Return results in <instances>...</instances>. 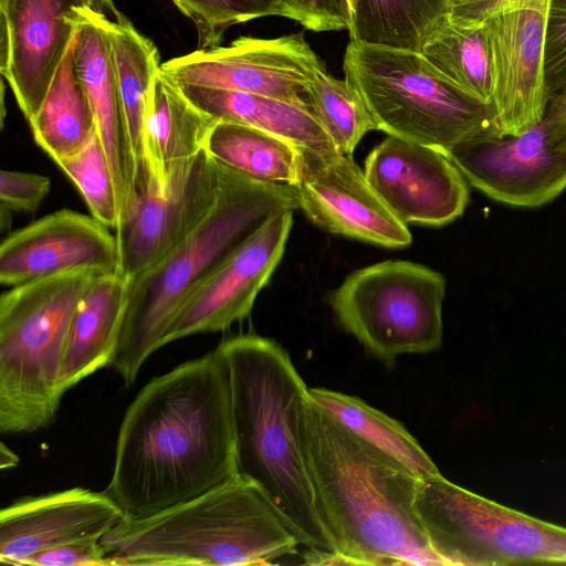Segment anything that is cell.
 <instances>
[{
  "label": "cell",
  "instance_id": "35",
  "mask_svg": "<svg viewBox=\"0 0 566 566\" xmlns=\"http://www.w3.org/2000/svg\"><path fill=\"white\" fill-rule=\"evenodd\" d=\"M51 188L49 177L14 170L0 171L1 206L12 211L34 212Z\"/></svg>",
  "mask_w": 566,
  "mask_h": 566
},
{
  "label": "cell",
  "instance_id": "36",
  "mask_svg": "<svg viewBox=\"0 0 566 566\" xmlns=\"http://www.w3.org/2000/svg\"><path fill=\"white\" fill-rule=\"evenodd\" d=\"M21 565L29 566H106L111 565L101 542L66 544L35 553Z\"/></svg>",
  "mask_w": 566,
  "mask_h": 566
},
{
  "label": "cell",
  "instance_id": "6",
  "mask_svg": "<svg viewBox=\"0 0 566 566\" xmlns=\"http://www.w3.org/2000/svg\"><path fill=\"white\" fill-rule=\"evenodd\" d=\"M101 273L73 271L11 286L0 297V431L31 433L55 419L74 312Z\"/></svg>",
  "mask_w": 566,
  "mask_h": 566
},
{
  "label": "cell",
  "instance_id": "38",
  "mask_svg": "<svg viewBox=\"0 0 566 566\" xmlns=\"http://www.w3.org/2000/svg\"><path fill=\"white\" fill-rule=\"evenodd\" d=\"M19 455L14 453L3 442L0 443V469H11L19 464Z\"/></svg>",
  "mask_w": 566,
  "mask_h": 566
},
{
  "label": "cell",
  "instance_id": "5",
  "mask_svg": "<svg viewBox=\"0 0 566 566\" xmlns=\"http://www.w3.org/2000/svg\"><path fill=\"white\" fill-rule=\"evenodd\" d=\"M220 196L198 227L159 262L129 280L109 367L135 382L191 291L271 214L298 209L295 187L254 180L224 166Z\"/></svg>",
  "mask_w": 566,
  "mask_h": 566
},
{
  "label": "cell",
  "instance_id": "18",
  "mask_svg": "<svg viewBox=\"0 0 566 566\" xmlns=\"http://www.w3.org/2000/svg\"><path fill=\"white\" fill-rule=\"evenodd\" d=\"M73 271L120 272L116 235L92 216L61 209L9 233L1 242L3 285Z\"/></svg>",
  "mask_w": 566,
  "mask_h": 566
},
{
  "label": "cell",
  "instance_id": "2",
  "mask_svg": "<svg viewBox=\"0 0 566 566\" xmlns=\"http://www.w3.org/2000/svg\"><path fill=\"white\" fill-rule=\"evenodd\" d=\"M301 434L315 504L337 552L355 565L443 566L416 510L419 475L308 394Z\"/></svg>",
  "mask_w": 566,
  "mask_h": 566
},
{
  "label": "cell",
  "instance_id": "26",
  "mask_svg": "<svg viewBox=\"0 0 566 566\" xmlns=\"http://www.w3.org/2000/svg\"><path fill=\"white\" fill-rule=\"evenodd\" d=\"M29 126L36 145L54 163L80 151L96 134L93 112L76 71L73 43Z\"/></svg>",
  "mask_w": 566,
  "mask_h": 566
},
{
  "label": "cell",
  "instance_id": "25",
  "mask_svg": "<svg viewBox=\"0 0 566 566\" xmlns=\"http://www.w3.org/2000/svg\"><path fill=\"white\" fill-rule=\"evenodd\" d=\"M130 151L138 175L145 165L144 133L153 84L160 71L156 45L122 13L106 20Z\"/></svg>",
  "mask_w": 566,
  "mask_h": 566
},
{
  "label": "cell",
  "instance_id": "22",
  "mask_svg": "<svg viewBox=\"0 0 566 566\" xmlns=\"http://www.w3.org/2000/svg\"><path fill=\"white\" fill-rule=\"evenodd\" d=\"M129 279L120 272L101 274L72 317L59 390L62 396L115 356L128 303Z\"/></svg>",
  "mask_w": 566,
  "mask_h": 566
},
{
  "label": "cell",
  "instance_id": "30",
  "mask_svg": "<svg viewBox=\"0 0 566 566\" xmlns=\"http://www.w3.org/2000/svg\"><path fill=\"white\" fill-rule=\"evenodd\" d=\"M311 109L336 149L352 156L361 138L376 124L356 87L347 80L317 70L307 93Z\"/></svg>",
  "mask_w": 566,
  "mask_h": 566
},
{
  "label": "cell",
  "instance_id": "29",
  "mask_svg": "<svg viewBox=\"0 0 566 566\" xmlns=\"http://www.w3.org/2000/svg\"><path fill=\"white\" fill-rule=\"evenodd\" d=\"M419 52L450 84L491 105V65L482 27H461L447 18Z\"/></svg>",
  "mask_w": 566,
  "mask_h": 566
},
{
  "label": "cell",
  "instance_id": "20",
  "mask_svg": "<svg viewBox=\"0 0 566 566\" xmlns=\"http://www.w3.org/2000/svg\"><path fill=\"white\" fill-rule=\"evenodd\" d=\"M106 20V15L90 8L82 10L73 52L96 134L113 174L120 222L136 195L138 171L129 147Z\"/></svg>",
  "mask_w": 566,
  "mask_h": 566
},
{
  "label": "cell",
  "instance_id": "34",
  "mask_svg": "<svg viewBox=\"0 0 566 566\" xmlns=\"http://www.w3.org/2000/svg\"><path fill=\"white\" fill-rule=\"evenodd\" d=\"M545 75L551 96L566 82V0H549Z\"/></svg>",
  "mask_w": 566,
  "mask_h": 566
},
{
  "label": "cell",
  "instance_id": "19",
  "mask_svg": "<svg viewBox=\"0 0 566 566\" xmlns=\"http://www.w3.org/2000/svg\"><path fill=\"white\" fill-rule=\"evenodd\" d=\"M124 518L104 491L76 486L22 497L0 512V562L21 565L41 551L101 542Z\"/></svg>",
  "mask_w": 566,
  "mask_h": 566
},
{
  "label": "cell",
  "instance_id": "33",
  "mask_svg": "<svg viewBox=\"0 0 566 566\" xmlns=\"http://www.w3.org/2000/svg\"><path fill=\"white\" fill-rule=\"evenodd\" d=\"M282 15L314 32L348 30V0H276Z\"/></svg>",
  "mask_w": 566,
  "mask_h": 566
},
{
  "label": "cell",
  "instance_id": "27",
  "mask_svg": "<svg viewBox=\"0 0 566 566\" xmlns=\"http://www.w3.org/2000/svg\"><path fill=\"white\" fill-rule=\"evenodd\" d=\"M350 40L420 51L450 0H348Z\"/></svg>",
  "mask_w": 566,
  "mask_h": 566
},
{
  "label": "cell",
  "instance_id": "13",
  "mask_svg": "<svg viewBox=\"0 0 566 566\" xmlns=\"http://www.w3.org/2000/svg\"><path fill=\"white\" fill-rule=\"evenodd\" d=\"M292 224L293 210L275 212L237 245L185 300L161 346L224 331L249 316L282 259Z\"/></svg>",
  "mask_w": 566,
  "mask_h": 566
},
{
  "label": "cell",
  "instance_id": "11",
  "mask_svg": "<svg viewBox=\"0 0 566 566\" xmlns=\"http://www.w3.org/2000/svg\"><path fill=\"white\" fill-rule=\"evenodd\" d=\"M224 166L206 149L161 191L144 165L137 190L115 235L120 273L132 280L179 245L216 205Z\"/></svg>",
  "mask_w": 566,
  "mask_h": 566
},
{
  "label": "cell",
  "instance_id": "37",
  "mask_svg": "<svg viewBox=\"0 0 566 566\" xmlns=\"http://www.w3.org/2000/svg\"><path fill=\"white\" fill-rule=\"evenodd\" d=\"M533 0H450L448 20L461 27L480 28L491 18L520 9Z\"/></svg>",
  "mask_w": 566,
  "mask_h": 566
},
{
  "label": "cell",
  "instance_id": "31",
  "mask_svg": "<svg viewBox=\"0 0 566 566\" xmlns=\"http://www.w3.org/2000/svg\"><path fill=\"white\" fill-rule=\"evenodd\" d=\"M55 164L78 189L91 216L105 227L116 230L119 224L118 199L113 174L97 134L80 151Z\"/></svg>",
  "mask_w": 566,
  "mask_h": 566
},
{
  "label": "cell",
  "instance_id": "39",
  "mask_svg": "<svg viewBox=\"0 0 566 566\" xmlns=\"http://www.w3.org/2000/svg\"><path fill=\"white\" fill-rule=\"evenodd\" d=\"M92 10L104 15H112L115 19L122 13L116 9L114 0H90Z\"/></svg>",
  "mask_w": 566,
  "mask_h": 566
},
{
  "label": "cell",
  "instance_id": "28",
  "mask_svg": "<svg viewBox=\"0 0 566 566\" xmlns=\"http://www.w3.org/2000/svg\"><path fill=\"white\" fill-rule=\"evenodd\" d=\"M310 398L370 444L395 458L417 475L440 474L438 467L402 423L361 399L326 388H308Z\"/></svg>",
  "mask_w": 566,
  "mask_h": 566
},
{
  "label": "cell",
  "instance_id": "23",
  "mask_svg": "<svg viewBox=\"0 0 566 566\" xmlns=\"http://www.w3.org/2000/svg\"><path fill=\"white\" fill-rule=\"evenodd\" d=\"M179 86L198 107L219 120L258 128L303 150L317 154L338 151L310 106L254 93Z\"/></svg>",
  "mask_w": 566,
  "mask_h": 566
},
{
  "label": "cell",
  "instance_id": "3",
  "mask_svg": "<svg viewBox=\"0 0 566 566\" xmlns=\"http://www.w3.org/2000/svg\"><path fill=\"white\" fill-rule=\"evenodd\" d=\"M229 373L238 475L255 483L300 545L336 551L318 514L304 458L307 386L274 339L237 335L217 346Z\"/></svg>",
  "mask_w": 566,
  "mask_h": 566
},
{
  "label": "cell",
  "instance_id": "7",
  "mask_svg": "<svg viewBox=\"0 0 566 566\" xmlns=\"http://www.w3.org/2000/svg\"><path fill=\"white\" fill-rule=\"evenodd\" d=\"M343 70L388 136L443 154L468 139L502 136L492 105L450 84L419 51L350 40Z\"/></svg>",
  "mask_w": 566,
  "mask_h": 566
},
{
  "label": "cell",
  "instance_id": "17",
  "mask_svg": "<svg viewBox=\"0 0 566 566\" xmlns=\"http://www.w3.org/2000/svg\"><path fill=\"white\" fill-rule=\"evenodd\" d=\"M365 174L406 224L439 227L459 218L469 201L467 179L442 151L388 136L365 160Z\"/></svg>",
  "mask_w": 566,
  "mask_h": 566
},
{
  "label": "cell",
  "instance_id": "24",
  "mask_svg": "<svg viewBox=\"0 0 566 566\" xmlns=\"http://www.w3.org/2000/svg\"><path fill=\"white\" fill-rule=\"evenodd\" d=\"M205 149L221 165L258 181L296 187L303 177V149L244 124L218 120Z\"/></svg>",
  "mask_w": 566,
  "mask_h": 566
},
{
  "label": "cell",
  "instance_id": "10",
  "mask_svg": "<svg viewBox=\"0 0 566 566\" xmlns=\"http://www.w3.org/2000/svg\"><path fill=\"white\" fill-rule=\"evenodd\" d=\"M467 181L490 198L538 207L566 189V82L543 117L516 136H484L446 154Z\"/></svg>",
  "mask_w": 566,
  "mask_h": 566
},
{
  "label": "cell",
  "instance_id": "9",
  "mask_svg": "<svg viewBox=\"0 0 566 566\" xmlns=\"http://www.w3.org/2000/svg\"><path fill=\"white\" fill-rule=\"evenodd\" d=\"M444 276L410 261H382L350 273L329 296L342 327L386 365L442 346Z\"/></svg>",
  "mask_w": 566,
  "mask_h": 566
},
{
  "label": "cell",
  "instance_id": "4",
  "mask_svg": "<svg viewBox=\"0 0 566 566\" xmlns=\"http://www.w3.org/2000/svg\"><path fill=\"white\" fill-rule=\"evenodd\" d=\"M101 544L111 565H265L298 541L263 491L235 475L155 515L125 517Z\"/></svg>",
  "mask_w": 566,
  "mask_h": 566
},
{
  "label": "cell",
  "instance_id": "21",
  "mask_svg": "<svg viewBox=\"0 0 566 566\" xmlns=\"http://www.w3.org/2000/svg\"><path fill=\"white\" fill-rule=\"evenodd\" d=\"M218 120L159 71L154 80L145 124L144 155L146 169L161 191L205 149Z\"/></svg>",
  "mask_w": 566,
  "mask_h": 566
},
{
  "label": "cell",
  "instance_id": "15",
  "mask_svg": "<svg viewBox=\"0 0 566 566\" xmlns=\"http://www.w3.org/2000/svg\"><path fill=\"white\" fill-rule=\"evenodd\" d=\"M90 0H0V72L29 123L78 29Z\"/></svg>",
  "mask_w": 566,
  "mask_h": 566
},
{
  "label": "cell",
  "instance_id": "8",
  "mask_svg": "<svg viewBox=\"0 0 566 566\" xmlns=\"http://www.w3.org/2000/svg\"><path fill=\"white\" fill-rule=\"evenodd\" d=\"M416 510L443 566L566 564V527L483 497L441 473L420 479Z\"/></svg>",
  "mask_w": 566,
  "mask_h": 566
},
{
  "label": "cell",
  "instance_id": "12",
  "mask_svg": "<svg viewBox=\"0 0 566 566\" xmlns=\"http://www.w3.org/2000/svg\"><path fill=\"white\" fill-rule=\"evenodd\" d=\"M322 66L304 36L290 34L240 36L227 46L197 49L163 62L160 72L179 85L254 93L310 106L307 93Z\"/></svg>",
  "mask_w": 566,
  "mask_h": 566
},
{
  "label": "cell",
  "instance_id": "1",
  "mask_svg": "<svg viewBox=\"0 0 566 566\" xmlns=\"http://www.w3.org/2000/svg\"><path fill=\"white\" fill-rule=\"evenodd\" d=\"M235 475L229 373L216 347L138 391L124 413L104 492L125 517L143 518Z\"/></svg>",
  "mask_w": 566,
  "mask_h": 566
},
{
  "label": "cell",
  "instance_id": "16",
  "mask_svg": "<svg viewBox=\"0 0 566 566\" xmlns=\"http://www.w3.org/2000/svg\"><path fill=\"white\" fill-rule=\"evenodd\" d=\"M304 172L295 187L297 206L324 230L364 242L405 248L412 235L384 202L349 155L303 150Z\"/></svg>",
  "mask_w": 566,
  "mask_h": 566
},
{
  "label": "cell",
  "instance_id": "32",
  "mask_svg": "<svg viewBox=\"0 0 566 566\" xmlns=\"http://www.w3.org/2000/svg\"><path fill=\"white\" fill-rule=\"evenodd\" d=\"M195 25L198 49L221 44L226 31L237 24L282 15L276 0H170Z\"/></svg>",
  "mask_w": 566,
  "mask_h": 566
},
{
  "label": "cell",
  "instance_id": "14",
  "mask_svg": "<svg viewBox=\"0 0 566 566\" xmlns=\"http://www.w3.org/2000/svg\"><path fill=\"white\" fill-rule=\"evenodd\" d=\"M549 0L484 22L492 77V108L502 136H516L544 115L551 94L545 75Z\"/></svg>",
  "mask_w": 566,
  "mask_h": 566
}]
</instances>
